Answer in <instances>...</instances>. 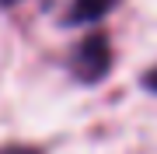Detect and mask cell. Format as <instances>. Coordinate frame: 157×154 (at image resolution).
Segmentation results:
<instances>
[{"mask_svg":"<svg viewBox=\"0 0 157 154\" xmlns=\"http://www.w3.org/2000/svg\"><path fill=\"white\" fill-rule=\"evenodd\" d=\"M143 88H147V91H154V95H157V67H154V70H147V74H143Z\"/></svg>","mask_w":157,"mask_h":154,"instance_id":"cell-4","label":"cell"},{"mask_svg":"<svg viewBox=\"0 0 157 154\" xmlns=\"http://www.w3.org/2000/svg\"><path fill=\"white\" fill-rule=\"evenodd\" d=\"M0 154H42L39 147H32V144H4Z\"/></svg>","mask_w":157,"mask_h":154,"instance_id":"cell-3","label":"cell"},{"mask_svg":"<svg viewBox=\"0 0 157 154\" xmlns=\"http://www.w3.org/2000/svg\"><path fill=\"white\" fill-rule=\"evenodd\" d=\"M119 7V0H70L67 14H63V25H98L101 18H108Z\"/></svg>","mask_w":157,"mask_h":154,"instance_id":"cell-2","label":"cell"},{"mask_svg":"<svg viewBox=\"0 0 157 154\" xmlns=\"http://www.w3.org/2000/svg\"><path fill=\"white\" fill-rule=\"evenodd\" d=\"M14 4H21V0H0V7H14Z\"/></svg>","mask_w":157,"mask_h":154,"instance_id":"cell-5","label":"cell"},{"mask_svg":"<svg viewBox=\"0 0 157 154\" xmlns=\"http://www.w3.org/2000/svg\"><path fill=\"white\" fill-rule=\"evenodd\" d=\"M70 74L80 84H98L112 74V39L105 32H91L70 53Z\"/></svg>","mask_w":157,"mask_h":154,"instance_id":"cell-1","label":"cell"}]
</instances>
